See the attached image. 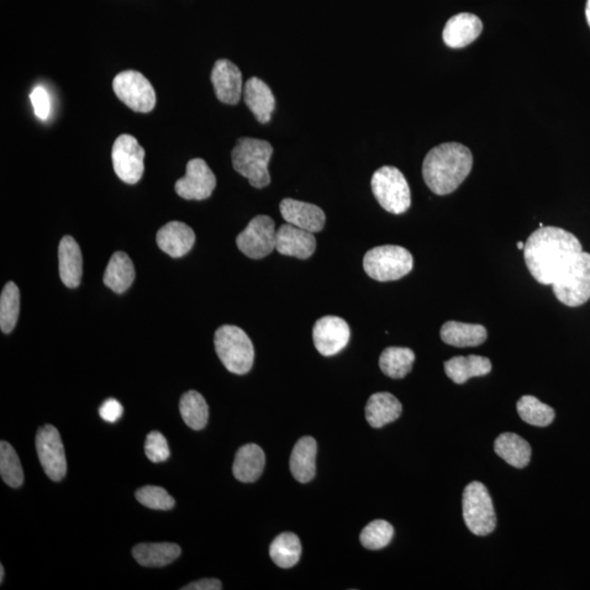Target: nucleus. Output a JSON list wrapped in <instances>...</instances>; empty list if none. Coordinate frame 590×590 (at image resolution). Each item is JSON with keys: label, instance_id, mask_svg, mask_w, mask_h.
<instances>
[{"label": "nucleus", "instance_id": "f257e3e1", "mask_svg": "<svg viewBox=\"0 0 590 590\" xmlns=\"http://www.w3.org/2000/svg\"><path fill=\"white\" fill-rule=\"evenodd\" d=\"M581 252V242L571 232L556 226H541L527 240L524 257L531 276L545 286H552Z\"/></svg>", "mask_w": 590, "mask_h": 590}, {"label": "nucleus", "instance_id": "f03ea898", "mask_svg": "<svg viewBox=\"0 0 590 590\" xmlns=\"http://www.w3.org/2000/svg\"><path fill=\"white\" fill-rule=\"evenodd\" d=\"M473 157L466 146L457 142H446L433 148L423 161V180L439 196L455 192L469 173L471 172Z\"/></svg>", "mask_w": 590, "mask_h": 590}, {"label": "nucleus", "instance_id": "7ed1b4c3", "mask_svg": "<svg viewBox=\"0 0 590 590\" xmlns=\"http://www.w3.org/2000/svg\"><path fill=\"white\" fill-rule=\"evenodd\" d=\"M273 154L270 142L262 139L240 138L232 150V165L234 170L249 180L255 188H263L271 184L268 166Z\"/></svg>", "mask_w": 590, "mask_h": 590}, {"label": "nucleus", "instance_id": "20e7f679", "mask_svg": "<svg viewBox=\"0 0 590 590\" xmlns=\"http://www.w3.org/2000/svg\"><path fill=\"white\" fill-rule=\"evenodd\" d=\"M215 352L226 370L244 376L254 363V346L243 329L224 325L214 334Z\"/></svg>", "mask_w": 590, "mask_h": 590}, {"label": "nucleus", "instance_id": "39448f33", "mask_svg": "<svg viewBox=\"0 0 590 590\" xmlns=\"http://www.w3.org/2000/svg\"><path fill=\"white\" fill-rule=\"evenodd\" d=\"M553 293L566 307L576 308L590 299V254L581 252L552 283Z\"/></svg>", "mask_w": 590, "mask_h": 590}, {"label": "nucleus", "instance_id": "423d86ee", "mask_svg": "<svg viewBox=\"0 0 590 590\" xmlns=\"http://www.w3.org/2000/svg\"><path fill=\"white\" fill-rule=\"evenodd\" d=\"M363 267L374 281H395L413 271L414 257L402 246H377L366 252L363 258Z\"/></svg>", "mask_w": 590, "mask_h": 590}, {"label": "nucleus", "instance_id": "0eeeda50", "mask_svg": "<svg viewBox=\"0 0 590 590\" xmlns=\"http://www.w3.org/2000/svg\"><path fill=\"white\" fill-rule=\"evenodd\" d=\"M372 191L382 208L393 214L407 212L411 205V193L402 171L395 167H383L373 174Z\"/></svg>", "mask_w": 590, "mask_h": 590}, {"label": "nucleus", "instance_id": "6e6552de", "mask_svg": "<svg viewBox=\"0 0 590 590\" xmlns=\"http://www.w3.org/2000/svg\"><path fill=\"white\" fill-rule=\"evenodd\" d=\"M462 516L468 529L476 536H488L497 527L492 499L481 482L473 481L463 490Z\"/></svg>", "mask_w": 590, "mask_h": 590}, {"label": "nucleus", "instance_id": "1a4fd4ad", "mask_svg": "<svg viewBox=\"0 0 590 590\" xmlns=\"http://www.w3.org/2000/svg\"><path fill=\"white\" fill-rule=\"evenodd\" d=\"M113 90L120 101L138 113H149L157 103L156 91L142 73L135 71L119 72L113 81Z\"/></svg>", "mask_w": 590, "mask_h": 590}, {"label": "nucleus", "instance_id": "9d476101", "mask_svg": "<svg viewBox=\"0 0 590 590\" xmlns=\"http://www.w3.org/2000/svg\"><path fill=\"white\" fill-rule=\"evenodd\" d=\"M275 221L268 215H257L236 238L239 250L252 260H262L276 250Z\"/></svg>", "mask_w": 590, "mask_h": 590}, {"label": "nucleus", "instance_id": "9b49d317", "mask_svg": "<svg viewBox=\"0 0 590 590\" xmlns=\"http://www.w3.org/2000/svg\"><path fill=\"white\" fill-rule=\"evenodd\" d=\"M145 156L144 148L134 136H119L112 148V162L119 180L130 186L138 183L145 172Z\"/></svg>", "mask_w": 590, "mask_h": 590}, {"label": "nucleus", "instance_id": "f8f14e48", "mask_svg": "<svg viewBox=\"0 0 590 590\" xmlns=\"http://www.w3.org/2000/svg\"><path fill=\"white\" fill-rule=\"evenodd\" d=\"M36 452L46 476L52 481H61L66 476L67 461L60 432L52 425H45L36 434Z\"/></svg>", "mask_w": 590, "mask_h": 590}, {"label": "nucleus", "instance_id": "ddd939ff", "mask_svg": "<svg viewBox=\"0 0 590 590\" xmlns=\"http://www.w3.org/2000/svg\"><path fill=\"white\" fill-rule=\"evenodd\" d=\"M217 178L207 162L193 159L187 163L186 176L176 183L178 196L186 200H205L212 196Z\"/></svg>", "mask_w": 590, "mask_h": 590}, {"label": "nucleus", "instance_id": "4468645a", "mask_svg": "<svg viewBox=\"0 0 590 590\" xmlns=\"http://www.w3.org/2000/svg\"><path fill=\"white\" fill-rule=\"evenodd\" d=\"M349 325L338 316H324L314 325V345L321 356L338 355L349 344Z\"/></svg>", "mask_w": 590, "mask_h": 590}, {"label": "nucleus", "instance_id": "2eb2a0df", "mask_svg": "<svg viewBox=\"0 0 590 590\" xmlns=\"http://www.w3.org/2000/svg\"><path fill=\"white\" fill-rule=\"evenodd\" d=\"M215 97L220 102L235 105L240 102L243 90V78L239 67L229 60H219L212 71Z\"/></svg>", "mask_w": 590, "mask_h": 590}, {"label": "nucleus", "instance_id": "dca6fc26", "mask_svg": "<svg viewBox=\"0 0 590 590\" xmlns=\"http://www.w3.org/2000/svg\"><path fill=\"white\" fill-rule=\"evenodd\" d=\"M281 213L286 223L300 229L318 233L324 229L326 215L319 205L286 198L281 203Z\"/></svg>", "mask_w": 590, "mask_h": 590}, {"label": "nucleus", "instance_id": "f3484780", "mask_svg": "<svg viewBox=\"0 0 590 590\" xmlns=\"http://www.w3.org/2000/svg\"><path fill=\"white\" fill-rule=\"evenodd\" d=\"M316 239L312 232L292 224H283L277 231L276 250L279 254L308 260L314 254Z\"/></svg>", "mask_w": 590, "mask_h": 590}, {"label": "nucleus", "instance_id": "a211bd4d", "mask_svg": "<svg viewBox=\"0 0 590 590\" xmlns=\"http://www.w3.org/2000/svg\"><path fill=\"white\" fill-rule=\"evenodd\" d=\"M482 29V21L476 14H458L447 21L442 40L451 49H462L473 43L481 36Z\"/></svg>", "mask_w": 590, "mask_h": 590}, {"label": "nucleus", "instance_id": "6ab92c4d", "mask_svg": "<svg viewBox=\"0 0 590 590\" xmlns=\"http://www.w3.org/2000/svg\"><path fill=\"white\" fill-rule=\"evenodd\" d=\"M196 240L191 226L172 221L157 231V243L162 252L173 258L186 255L193 249Z\"/></svg>", "mask_w": 590, "mask_h": 590}, {"label": "nucleus", "instance_id": "aec40b11", "mask_svg": "<svg viewBox=\"0 0 590 590\" xmlns=\"http://www.w3.org/2000/svg\"><path fill=\"white\" fill-rule=\"evenodd\" d=\"M244 102L261 124L271 122L276 109V99L270 86L262 79L252 77L244 87Z\"/></svg>", "mask_w": 590, "mask_h": 590}, {"label": "nucleus", "instance_id": "412c9836", "mask_svg": "<svg viewBox=\"0 0 590 590\" xmlns=\"http://www.w3.org/2000/svg\"><path fill=\"white\" fill-rule=\"evenodd\" d=\"M58 262H60V276L66 287L75 289L81 283L82 255L75 239L66 235L58 247Z\"/></svg>", "mask_w": 590, "mask_h": 590}, {"label": "nucleus", "instance_id": "4be33fe9", "mask_svg": "<svg viewBox=\"0 0 590 590\" xmlns=\"http://www.w3.org/2000/svg\"><path fill=\"white\" fill-rule=\"evenodd\" d=\"M318 442L310 436H304L294 445L290 469L295 481L301 483L312 481L316 473Z\"/></svg>", "mask_w": 590, "mask_h": 590}, {"label": "nucleus", "instance_id": "5701e85b", "mask_svg": "<svg viewBox=\"0 0 590 590\" xmlns=\"http://www.w3.org/2000/svg\"><path fill=\"white\" fill-rule=\"evenodd\" d=\"M403 413L399 400L389 393L373 394L367 400L366 417L372 428L379 429L394 423Z\"/></svg>", "mask_w": 590, "mask_h": 590}, {"label": "nucleus", "instance_id": "b1692460", "mask_svg": "<svg viewBox=\"0 0 590 590\" xmlns=\"http://www.w3.org/2000/svg\"><path fill=\"white\" fill-rule=\"evenodd\" d=\"M265 465L266 456L261 447L256 444H246L236 452L233 475L241 482H255L262 476Z\"/></svg>", "mask_w": 590, "mask_h": 590}, {"label": "nucleus", "instance_id": "393cba45", "mask_svg": "<svg viewBox=\"0 0 590 590\" xmlns=\"http://www.w3.org/2000/svg\"><path fill=\"white\" fill-rule=\"evenodd\" d=\"M441 338L446 345L452 347H477L487 340L488 331L482 325L450 320L442 326Z\"/></svg>", "mask_w": 590, "mask_h": 590}, {"label": "nucleus", "instance_id": "a878e982", "mask_svg": "<svg viewBox=\"0 0 590 590\" xmlns=\"http://www.w3.org/2000/svg\"><path fill=\"white\" fill-rule=\"evenodd\" d=\"M446 376L456 384H465L469 378L488 376L491 361L481 356L454 357L444 363Z\"/></svg>", "mask_w": 590, "mask_h": 590}, {"label": "nucleus", "instance_id": "bb28decb", "mask_svg": "<svg viewBox=\"0 0 590 590\" xmlns=\"http://www.w3.org/2000/svg\"><path fill=\"white\" fill-rule=\"evenodd\" d=\"M136 278L133 262L124 252H116L108 263L103 276L105 286L122 294L131 287Z\"/></svg>", "mask_w": 590, "mask_h": 590}, {"label": "nucleus", "instance_id": "cd10ccee", "mask_svg": "<svg viewBox=\"0 0 590 590\" xmlns=\"http://www.w3.org/2000/svg\"><path fill=\"white\" fill-rule=\"evenodd\" d=\"M494 451L509 465L515 468L528 466L531 460V447L523 437L514 433H503L494 442Z\"/></svg>", "mask_w": 590, "mask_h": 590}, {"label": "nucleus", "instance_id": "c85d7f7f", "mask_svg": "<svg viewBox=\"0 0 590 590\" xmlns=\"http://www.w3.org/2000/svg\"><path fill=\"white\" fill-rule=\"evenodd\" d=\"M181 553L180 546L171 542L140 544L133 549L135 560L146 567H162L171 565L181 556Z\"/></svg>", "mask_w": 590, "mask_h": 590}, {"label": "nucleus", "instance_id": "c756f323", "mask_svg": "<svg viewBox=\"0 0 590 590\" xmlns=\"http://www.w3.org/2000/svg\"><path fill=\"white\" fill-rule=\"evenodd\" d=\"M414 352L409 347H389L379 357V367L386 376L400 379L413 370Z\"/></svg>", "mask_w": 590, "mask_h": 590}, {"label": "nucleus", "instance_id": "7c9ffc66", "mask_svg": "<svg viewBox=\"0 0 590 590\" xmlns=\"http://www.w3.org/2000/svg\"><path fill=\"white\" fill-rule=\"evenodd\" d=\"M302 546L299 537L292 533L279 535L271 542L270 555L275 565L281 568H290L297 565L301 557Z\"/></svg>", "mask_w": 590, "mask_h": 590}, {"label": "nucleus", "instance_id": "2f4dec72", "mask_svg": "<svg viewBox=\"0 0 590 590\" xmlns=\"http://www.w3.org/2000/svg\"><path fill=\"white\" fill-rule=\"evenodd\" d=\"M180 411L184 423L189 428L199 431L207 425L209 408L202 394L195 391L184 394L180 402Z\"/></svg>", "mask_w": 590, "mask_h": 590}, {"label": "nucleus", "instance_id": "473e14b6", "mask_svg": "<svg viewBox=\"0 0 590 590\" xmlns=\"http://www.w3.org/2000/svg\"><path fill=\"white\" fill-rule=\"evenodd\" d=\"M518 413L524 423L546 428L556 418L555 410L534 396H523L518 403Z\"/></svg>", "mask_w": 590, "mask_h": 590}, {"label": "nucleus", "instance_id": "72a5a7b5", "mask_svg": "<svg viewBox=\"0 0 590 590\" xmlns=\"http://www.w3.org/2000/svg\"><path fill=\"white\" fill-rule=\"evenodd\" d=\"M20 312V291L17 284L8 282L0 297V328L3 333H12L17 324Z\"/></svg>", "mask_w": 590, "mask_h": 590}, {"label": "nucleus", "instance_id": "f704fd0d", "mask_svg": "<svg viewBox=\"0 0 590 590\" xmlns=\"http://www.w3.org/2000/svg\"><path fill=\"white\" fill-rule=\"evenodd\" d=\"M0 475L7 486L19 488L23 486L24 476L17 452L9 442H0Z\"/></svg>", "mask_w": 590, "mask_h": 590}, {"label": "nucleus", "instance_id": "c9c22d12", "mask_svg": "<svg viewBox=\"0 0 590 590\" xmlns=\"http://www.w3.org/2000/svg\"><path fill=\"white\" fill-rule=\"evenodd\" d=\"M393 537V526L386 520L376 519L362 530L360 541L368 550H381L391 544Z\"/></svg>", "mask_w": 590, "mask_h": 590}, {"label": "nucleus", "instance_id": "e433bc0d", "mask_svg": "<svg viewBox=\"0 0 590 590\" xmlns=\"http://www.w3.org/2000/svg\"><path fill=\"white\" fill-rule=\"evenodd\" d=\"M136 499L146 508L157 510H168L176 505V500L167 493L166 489L156 486H146L136 492Z\"/></svg>", "mask_w": 590, "mask_h": 590}, {"label": "nucleus", "instance_id": "4c0bfd02", "mask_svg": "<svg viewBox=\"0 0 590 590\" xmlns=\"http://www.w3.org/2000/svg\"><path fill=\"white\" fill-rule=\"evenodd\" d=\"M145 452L148 460L155 463L166 462L171 455L170 447H168L166 437L157 431L148 434Z\"/></svg>", "mask_w": 590, "mask_h": 590}, {"label": "nucleus", "instance_id": "58836bf2", "mask_svg": "<svg viewBox=\"0 0 590 590\" xmlns=\"http://www.w3.org/2000/svg\"><path fill=\"white\" fill-rule=\"evenodd\" d=\"M30 100L34 113L39 119H46L49 118L51 112L50 96L43 87H35L30 94Z\"/></svg>", "mask_w": 590, "mask_h": 590}, {"label": "nucleus", "instance_id": "ea45409f", "mask_svg": "<svg viewBox=\"0 0 590 590\" xmlns=\"http://www.w3.org/2000/svg\"><path fill=\"white\" fill-rule=\"evenodd\" d=\"M123 411V405L118 400L110 398L100 407L99 414L100 417L107 423H114L122 417Z\"/></svg>", "mask_w": 590, "mask_h": 590}, {"label": "nucleus", "instance_id": "a19ab883", "mask_svg": "<svg viewBox=\"0 0 590 590\" xmlns=\"http://www.w3.org/2000/svg\"><path fill=\"white\" fill-rule=\"evenodd\" d=\"M223 583L217 578H203L198 582L188 584L187 586L183 587L182 590H221L223 589Z\"/></svg>", "mask_w": 590, "mask_h": 590}, {"label": "nucleus", "instance_id": "79ce46f5", "mask_svg": "<svg viewBox=\"0 0 590 590\" xmlns=\"http://www.w3.org/2000/svg\"><path fill=\"white\" fill-rule=\"evenodd\" d=\"M586 18H587V23L590 26V0H587V5H586Z\"/></svg>", "mask_w": 590, "mask_h": 590}, {"label": "nucleus", "instance_id": "37998d69", "mask_svg": "<svg viewBox=\"0 0 590 590\" xmlns=\"http://www.w3.org/2000/svg\"><path fill=\"white\" fill-rule=\"evenodd\" d=\"M5 578V568L3 566H0V583L4 582Z\"/></svg>", "mask_w": 590, "mask_h": 590}, {"label": "nucleus", "instance_id": "c03bdc74", "mask_svg": "<svg viewBox=\"0 0 590 590\" xmlns=\"http://www.w3.org/2000/svg\"><path fill=\"white\" fill-rule=\"evenodd\" d=\"M519 250H524L525 244L523 242L519 241L518 243Z\"/></svg>", "mask_w": 590, "mask_h": 590}]
</instances>
